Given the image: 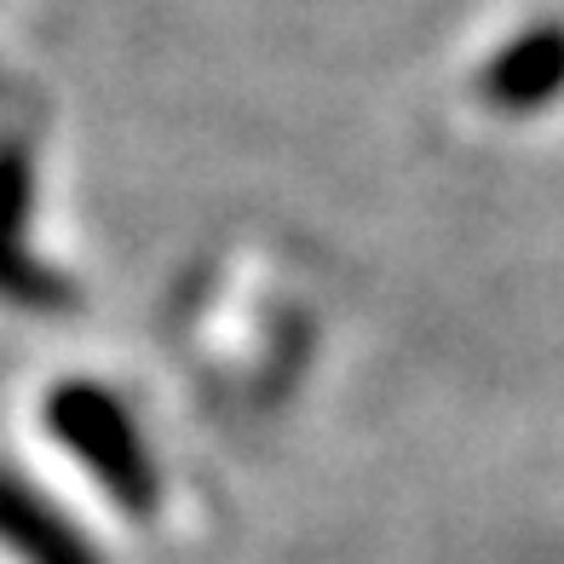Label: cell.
Segmentation results:
<instances>
[{"instance_id":"obj_3","label":"cell","mask_w":564,"mask_h":564,"mask_svg":"<svg viewBox=\"0 0 564 564\" xmlns=\"http://www.w3.org/2000/svg\"><path fill=\"white\" fill-rule=\"evenodd\" d=\"M564 93V23H535L519 41H507L496 64L484 69V98L501 116L547 110Z\"/></svg>"},{"instance_id":"obj_1","label":"cell","mask_w":564,"mask_h":564,"mask_svg":"<svg viewBox=\"0 0 564 564\" xmlns=\"http://www.w3.org/2000/svg\"><path fill=\"white\" fill-rule=\"evenodd\" d=\"M46 432H53L133 519H144V512L156 507V496H162L156 460H150L133 415L121 409V398H110L105 387H87V380H64V387L46 398Z\"/></svg>"},{"instance_id":"obj_4","label":"cell","mask_w":564,"mask_h":564,"mask_svg":"<svg viewBox=\"0 0 564 564\" xmlns=\"http://www.w3.org/2000/svg\"><path fill=\"white\" fill-rule=\"evenodd\" d=\"M0 547H12L18 564H105L53 501L12 473H0Z\"/></svg>"},{"instance_id":"obj_2","label":"cell","mask_w":564,"mask_h":564,"mask_svg":"<svg viewBox=\"0 0 564 564\" xmlns=\"http://www.w3.org/2000/svg\"><path fill=\"white\" fill-rule=\"evenodd\" d=\"M30 202H35V173H30V150L23 144H0V300L23 305V312H58L75 300V289L41 265L23 225H30Z\"/></svg>"}]
</instances>
